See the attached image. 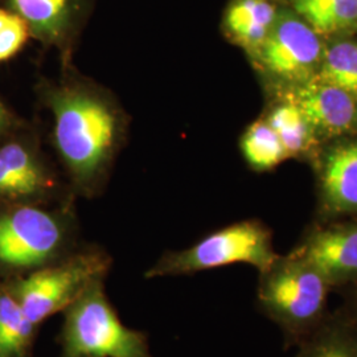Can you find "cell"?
I'll return each instance as SVG.
<instances>
[{"mask_svg": "<svg viewBox=\"0 0 357 357\" xmlns=\"http://www.w3.org/2000/svg\"><path fill=\"white\" fill-rule=\"evenodd\" d=\"M13 126V115L0 100V138Z\"/></svg>", "mask_w": 357, "mask_h": 357, "instance_id": "22", "label": "cell"}, {"mask_svg": "<svg viewBox=\"0 0 357 357\" xmlns=\"http://www.w3.org/2000/svg\"><path fill=\"white\" fill-rule=\"evenodd\" d=\"M345 299L344 306L340 310L348 319L352 321V324L357 328V284L356 286H351V287H345Z\"/></svg>", "mask_w": 357, "mask_h": 357, "instance_id": "21", "label": "cell"}, {"mask_svg": "<svg viewBox=\"0 0 357 357\" xmlns=\"http://www.w3.org/2000/svg\"><path fill=\"white\" fill-rule=\"evenodd\" d=\"M240 150L248 166L255 172H268L289 159L281 139L262 116L245 128Z\"/></svg>", "mask_w": 357, "mask_h": 357, "instance_id": "19", "label": "cell"}, {"mask_svg": "<svg viewBox=\"0 0 357 357\" xmlns=\"http://www.w3.org/2000/svg\"><path fill=\"white\" fill-rule=\"evenodd\" d=\"M314 79L336 86L357 101V33L324 40Z\"/></svg>", "mask_w": 357, "mask_h": 357, "instance_id": "18", "label": "cell"}, {"mask_svg": "<svg viewBox=\"0 0 357 357\" xmlns=\"http://www.w3.org/2000/svg\"><path fill=\"white\" fill-rule=\"evenodd\" d=\"M70 196L35 142L10 139L0 144V205L48 204Z\"/></svg>", "mask_w": 357, "mask_h": 357, "instance_id": "8", "label": "cell"}, {"mask_svg": "<svg viewBox=\"0 0 357 357\" xmlns=\"http://www.w3.org/2000/svg\"><path fill=\"white\" fill-rule=\"evenodd\" d=\"M17 13L31 31V36L56 50L63 65L70 64L79 36L89 20L94 0H3Z\"/></svg>", "mask_w": 357, "mask_h": 357, "instance_id": "10", "label": "cell"}, {"mask_svg": "<svg viewBox=\"0 0 357 357\" xmlns=\"http://www.w3.org/2000/svg\"><path fill=\"white\" fill-rule=\"evenodd\" d=\"M323 40L357 33V0H284Z\"/></svg>", "mask_w": 357, "mask_h": 357, "instance_id": "15", "label": "cell"}, {"mask_svg": "<svg viewBox=\"0 0 357 357\" xmlns=\"http://www.w3.org/2000/svg\"><path fill=\"white\" fill-rule=\"evenodd\" d=\"M295 357H357V328L342 311L327 315L298 344Z\"/></svg>", "mask_w": 357, "mask_h": 357, "instance_id": "16", "label": "cell"}, {"mask_svg": "<svg viewBox=\"0 0 357 357\" xmlns=\"http://www.w3.org/2000/svg\"><path fill=\"white\" fill-rule=\"evenodd\" d=\"M261 116L281 139L289 159L311 162L320 143L306 116L293 101L268 96V106Z\"/></svg>", "mask_w": 357, "mask_h": 357, "instance_id": "14", "label": "cell"}, {"mask_svg": "<svg viewBox=\"0 0 357 357\" xmlns=\"http://www.w3.org/2000/svg\"><path fill=\"white\" fill-rule=\"evenodd\" d=\"M75 197L48 204L0 205V277H22L75 252Z\"/></svg>", "mask_w": 357, "mask_h": 357, "instance_id": "2", "label": "cell"}, {"mask_svg": "<svg viewBox=\"0 0 357 357\" xmlns=\"http://www.w3.org/2000/svg\"><path fill=\"white\" fill-rule=\"evenodd\" d=\"M291 255L318 268L333 289L357 284V218L314 222Z\"/></svg>", "mask_w": 357, "mask_h": 357, "instance_id": "11", "label": "cell"}, {"mask_svg": "<svg viewBox=\"0 0 357 357\" xmlns=\"http://www.w3.org/2000/svg\"><path fill=\"white\" fill-rule=\"evenodd\" d=\"M52 116V143L69 191L93 199L102 193L128 132V116L114 94L70 64L41 88Z\"/></svg>", "mask_w": 357, "mask_h": 357, "instance_id": "1", "label": "cell"}, {"mask_svg": "<svg viewBox=\"0 0 357 357\" xmlns=\"http://www.w3.org/2000/svg\"><path fill=\"white\" fill-rule=\"evenodd\" d=\"M59 357H153L144 332L126 327L97 280L63 311Z\"/></svg>", "mask_w": 357, "mask_h": 357, "instance_id": "4", "label": "cell"}, {"mask_svg": "<svg viewBox=\"0 0 357 357\" xmlns=\"http://www.w3.org/2000/svg\"><path fill=\"white\" fill-rule=\"evenodd\" d=\"M38 326L28 319L6 282L0 281V357H35Z\"/></svg>", "mask_w": 357, "mask_h": 357, "instance_id": "17", "label": "cell"}, {"mask_svg": "<svg viewBox=\"0 0 357 357\" xmlns=\"http://www.w3.org/2000/svg\"><path fill=\"white\" fill-rule=\"evenodd\" d=\"M283 6L284 0H228L220 31L249 59L268 38Z\"/></svg>", "mask_w": 357, "mask_h": 357, "instance_id": "13", "label": "cell"}, {"mask_svg": "<svg viewBox=\"0 0 357 357\" xmlns=\"http://www.w3.org/2000/svg\"><path fill=\"white\" fill-rule=\"evenodd\" d=\"M331 291L318 268L289 253L259 273L257 303L281 328L286 340L298 345L328 315Z\"/></svg>", "mask_w": 357, "mask_h": 357, "instance_id": "3", "label": "cell"}, {"mask_svg": "<svg viewBox=\"0 0 357 357\" xmlns=\"http://www.w3.org/2000/svg\"><path fill=\"white\" fill-rule=\"evenodd\" d=\"M293 101L305 114L320 144L357 132V101L330 84L312 79L298 88L274 93Z\"/></svg>", "mask_w": 357, "mask_h": 357, "instance_id": "12", "label": "cell"}, {"mask_svg": "<svg viewBox=\"0 0 357 357\" xmlns=\"http://www.w3.org/2000/svg\"><path fill=\"white\" fill-rule=\"evenodd\" d=\"M324 40L284 3L273 29L248 60L268 94L312 81L319 68Z\"/></svg>", "mask_w": 357, "mask_h": 357, "instance_id": "7", "label": "cell"}, {"mask_svg": "<svg viewBox=\"0 0 357 357\" xmlns=\"http://www.w3.org/2000/svg\"><path fill=\"white\" fill-rule=\"evenodd\" d=\"M278 258L271 229L259 220H243L212 231L187 249L163 253L144 278L191 275L234 264H246L264 273Z\"/></svg>", "mask_w": 357, "mask_h": 357, "instance_id": "6", "label": "cell"}, {"mask_svg": "<svg viewBox=\"0 0 357 357\" xmlns=\"http://www.w3.org/2000/svg\"><path fill=\"white\" fill-rule=\"evenodd\" d=\"M317 175V221L357 218V132L319 146L310 162Z\"/></svg>", "mask_w": 357, "mask_h": 357, "instance_id": "9", "label": "cell"}, {"mask_svg": "<svg viewBox=\"0 0 357 357\" xmlns=\"http://www.w3.org/2000/svg\"><path fill=\"white\" fill-rule=\"evenodd\" d=\"M112 255L97 245L78 246L63 259L22 277L3 280L36 326L63 312L97 280H105Z\"/></svg>", "mask_w": 357, "mask_h": 357, "instance_id": "5", "label": "cell"}, {"mask_svg": "<svg viewBox=\"0 0 357 357\" xmlns=\"http://www.w3.org/2000/svg\"><path fill=\"white\" fill-rule=\"evenodd\" d=\"M31 38L26 22L7 7H0V63L15 57Z\"/></svg>", "mask_w": 357, "mask_h": 357, "instance_id": "20", "label": "cell"}]
</instances>
